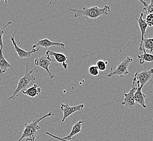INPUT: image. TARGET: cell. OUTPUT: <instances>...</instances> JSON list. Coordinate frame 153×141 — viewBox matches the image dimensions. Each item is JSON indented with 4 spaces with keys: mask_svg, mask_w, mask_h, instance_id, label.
Listing matches in <instances>:
<instances>
[{
    "mask_svg": "<svg viewBox=\"0 0 153 141\" xmlns=\"http://www.w3.org/2000/svg\"><path fill=\"white\" fill-rule=\"evenodd\" d=\"M70 10L74 12V16L75 18L83 16L95 19L101 16L108 15L109 12H110V7L106 5L102 8L97 6L91 8H87L85 7L81 9H73L70 8Z\"/></svg>",
    "mask_w": 153,
    "mask_h": 141,
    "instance_id": "cell-1",
    "label": "cell"
},
{
    "mask_svg": "<svg viewBox=\"0 0 153 141\" xmlns=\"http://www.w3.org/2000/svg\"><path fill=\"white\" fill-rule=\"evenodd\" d=\"M53 116H55V114H52V112H50L39 119H35L32 122L25 123V129L22 131V136L18 141H21L25 138H26L28 141H35L37 137L38 131L41 128L38 124L44 119Z\"/></svg>",
    "mask_w": 153,
    "mask_h": 141,
    "instance_id": "cell-2",
    "label": "cell"
},
{
    "mask_svg": "<svg viewBox=\"0 0 153 141\" xmlns=\"http://www.w3.org/2000/svg\"><path fill=\"white\" fill-rule=\"evenodd\" d=\"M28 65L29 63H26L25 74L24 77L20 78L18 84V86L16 87V90L13 92L12 95L9 97L8 99L9 100H14V98L18 95L19 92L26 89V88L31 84L32 82L36 81V78L32 75V73L33 72L34 70L37 69V68H34L33 70H29V72H28V68H28Z\"/></svg>",
    "mask_w": 153,
    "mask_h": 141,
    "instance_id": "cell-3",
    "label": "cell"
},
{
    "mask_svg": "<svg viewBox=\"0 0 153 141\" xmlns=\"http://www.w3.org/2000/svg\"><path fill=\"white\" fill-rule=\"evenodd\" d=\"M133 62V59L128 57L123 61L117 64V68L114 70H112V68H111L110 73L107 74V77H113L114 76H120L122 78L129 73L128 70L129 64Z\"/></svg>",
    "mask_w": 153,
    "mask_h": 141,
    "instance_id": "cell-4",
    "label": "cell"
},
{
    "mask_svg": "<svg viewBox=\"0 0 153 141\" xmlns=\"http://www.w3.org/2000/svg\"><path fill=\"white\" fill-rule=\"evenodd\" d=\"M153 74V68L148 70L145 69L141 72H136L133 79L135 80L137 86L143 88L144 85L152 79Z\"/></svg>",
    "mask_w": 153,
    "mask_h": 141,
    "instance_id": "cell-5",
    "label": "cell"
},
{
    "mask_svg": "<svg viewBox=\"0 0 153 141\" xmlns=\"http://www.w3.org/2000/svg\"><path fill=\"white\" fill-rule=\"evenodd\" d=\"M52 61H54V60L51 58L50 56L46 54L42 56H38L34 60L35 65L45 70L48 74L50 79H52L55 77V76L51 74L49 68V66L50 65L51 62Z\"/></svg>",
    "mask_w": 153,
    "mask_h": 141,
    "instance_id": "cell-6",
    "label": "cell"
},
{
    "mask_svg": "<svg viewBox=\"0 0 153 141\" xmlns=\"http://www.w3.org/2000/svg\"><path fill=\"white\" fill-rule=\"evenodd\" d=\"M136 84V81L134 79H133L131 89L130 90L128 93H124V101L122 103V105H125L126 107H128L129 109H133V107L135 106V93L137 89V86H135Z\"/></svg>",
    "mask_w": 153,
    "mask_h": 141,
    "instance_id": "cell-7",
    "label": "cell"
},
{
    "mask_svg": "<svg viewBox=\"0 0 153 141\" xmlns=\"http://www.w3.org/2000/svg\"><path fill=\"white\" fill-rule=\"evenodd\" d=\"M16 33H15V34ZM15 34L13 35H11L10 34H8L10 38V41L12 43L14 47V49L16 51V52L17 53V54H18L19 57L20 58H30L31 57V55L33 53H36L37 52L39 51V47H37L36 48H32V51L27 52L25 51L24 49L20 48L17 45V43H16V40H15Z\"/></svg>",
    "mask_w": 153,
    "mask_h": 141,
    "instance_id": "cell-8",
    "label": "cell"
},
{
    "mask_svg": "<svg viewBox=\"0 0 153 141\" xmlns=\"http://www.w3.org/2000/svg\"><path fill=\"white\" fill-rule=\"evenodd\" d=\"M85 107L84 104H79L77 105H75L73 106H71L69 104H61V110L62 111L63 113V117L62 120V123H64L65 120L68 117L71 116V115L82 110Z\"/></svg>",
    "mask_w": 153,
    "mask_h": 141,
    "instance_id": "cell-9",
    "label": "cell"
},
{
    "mask_svg": "<svg viewBox=\"0 0 153 141\" xmlns=\"http://www.w3.org/2000/svg\"><path fill=\"white\" fill-rule=\"evenodd\" d=\"M52 46H57L58 47H61L64 50H65V43H61L58 42H52L51 41L49 40L48 39H44L38 41L37 43L33 45L32 48H36L39 47H42L45 48H48Z\"/></svg>",
    "mask_w": 153,
    "mask_h": 141,
    "instance_id": "cell-10",
    "label": "cell"
},
{
    "mask_svg": "<svg viewBox=\"0 0 153 141\" xmlns=\"http://www.w3.org/2000/svg\"><path fill=\"white\" fill-rule=\"evenodd\" d=\"M143 16H144L143 13L141 12L139 18H136L141 33V43H140V46H139V49L140 51H143V41L144 40V37H146L145 34L146 33L147 28L148 27V26L147 25L146 22L145 21V20H143Z\"/></svg>",
    "mask_w": 153,
    "mask_h": 141,
    "instance_id": "cell-11",
    "label": "cell"
},
{
    "mask_svg": "<svg viewBox=\"0 0 153 141\" xmlns=\"http://www.w3.org/2000/svg\"><path fill=\"white\" fill-rule=\"evenodd\" d=\"M83 122L82 120H80L78 122L75 123L73 126V128L71 129V132L67 136H65V137L61 138L62 140H66V141H71V138L74 136L79 134L81 131V129H82V124Z\"/></svg>",
    "mask_w": 153,
    "mask_h": 141,
    "instance_id": "cell-12",
    "label": "cell"
},
{
    "mask_svg": "<svg viewBox=\"0 0 153 141\" xmlns=\"http://www.w3.org/2000/svg\"><path fill=\"white\" fill-rule=\"evenodd\" d=\"M22 91V93L25 95L33 98L40 95L42 92V89H40L37 84H34L33 86L29 87L28 89L23 90Z\"/></svg>",
    "mask_w": 153,
    "mask_h": 141,
    "instance_id": "cell-13",
    "label": "cell"
},
{
    "mask_svg": "<svg viewBox=\"0 0 153 141\" xmlns=\"http://www.w3.org/2000/svg\"><path fill=\"white\" fill-rule=\"evenodd\" d=\"M142 87L137 86V89L135 93V101L138 104L141 105L144 109L147 108V106L146 105L145 99L146 98V95L142 91Z\"/></svg>",
    "mask_w": 153,
    "mask_h": 141,
    "instance_id": "cell-14",
    "label": "cell"
},
{
    "mask_svg": "<svg viewBox=\"0 0 153 141\" xmlns=\"http://www.w3.org/2000/svg\"><path fill=\"white\" fill-rule=\"evenodd\" d=\"M8 69L12 70V66L4 58L3 49L0 48V74L6 73Z\"/></svg>",
    "mask_w": 153,
    "mask_h": 141,
    "instance_id": "cell-15",
    "label": "cell"
},
{
    "mask_svg": "<svg viewBox=\"0 0 153 141\" xmlns=\"http://www.w3.org/2000/svg\"><path fill=\"white\" fill-rule=\"evenodd\" d=\"M45 54L49 55L50 57L53 56L55 59V60L58 63L63 64L65 63L68 59V57L66 55L61 53H57L53 52L51 50H48L46 52Z\"/></svg>",
    "mask_w": 153,
    "mask_h": 141,
    "instance_id": "cell-16",
    "label": "cell"
},
{
    "mask_svg": "<svg viewBox=\"0 0 153 141\" xmlns=\"http://www.w3.org/2000/svg\"><path fill=\"white\" fill-rule=\"evenodd\" d=\"M143 53L141 55H138L137 58L140 64H144L145 62H153V55L147 53L146 51H143Z\"/></svg>",
    "mask_w": 153,
    "mask_h": 141,
    "instance_id": "cell-17",
    "label": "cell"
},
{
    "mask_svg": "<svg viewBox=\"0 0 153 141\" xmlns=\"http://www.w3.org/2000/svg\"><path fill=\"white\" fill-rule=\"evenodd\" d=\"M149 51L150 52L153 51V37L148 39L146 37H144L143 41V51Z\"/></svg>",
    "mask_w": 153,
    "mask_h": 141,
    "instance_id": "cell-18",
    "label": "cell"
},
{
    "mask_svg": "<svg viewBox=\"0 0 153 141\" xmlns=\"http://www.w3.org/2000/svg\"><path fill=\"white\" fill-rule=\"evenodd\" d=\"M140 2L143 4V6H144L143 10L147 15L150 14H153V0H151L149 4H148L144 1L140 0Z\"/></svg>",
    "mask_w": 153,
    "mask_h": 141,
    "instance_id": "cell-19",
    "label": "cell"
},
{
    "mask_svg": "<svg viewBox=\"0 0 153 141\" xmlns=\"http://www.w3.org/2000/svg\"><path fill=\"white\" fill-rule=\"evenodd\" d=\"M12 24V22H8L6 24L3 25V27L0 28V48L1 49H3L4 47L3 43V36L4 33L5 32V29L8 26H9V25Z\"/></svg>",
    "mask_w": 153,
    "mask_h": 141,
    "instance_id": "cell-20",
    "label": "cell"
},
{
    "mask_svg": "<svg viewBox=\"0 0 153 141\" xmlns=\"http://www.w3.org/2000/svg\"><path fill=\"white\" fill-rule=\"evenodd\" d=\"M89 73L93 76H97L99 74V70L96 65L91 66L88 69Z\"/></svg>",
    "mask_w": 153,
    "mask_h": 141,
    "instance_id": "cell-21",
    "label": "cell"
},
{
    "mask_svg": "<svg viewBox=\"0 0 153 141\" xmlns=\"http://www.w3.org/2000/svg\"><path fill=\"white\" fill-rule=\"evenodd\" d=\"M99 70L101 71H104L106 70V64L105 63V61L100 60L97 62V65Z\"/></svg>",
    "mask_w": 153,
    "mask_h": 141,
    "instance_id": "cell-22",
    "label": "cell"
},
{
    "mask_svg": "<svg viewBox=\"0 0 153 141\" xmlns=\"http://www.w3.org/2000/svg\"><path fill=\"white\" fill-rule=\"evenodd\" d=\"M148 27H153V14H150L147 15L146 18L145 20Z\"/></svg>",
    "mask_w": 153,
    "mask_h": 141,
    "instance_id": "cell-23",
    "label": "cell"
},
{
    "mask_svg": "<svg viewBox=\"0 0 153 141\" xmlns=\"http://www.w3.org/2000/svg\"><path fill=\"white\" fill-rule=\"evenodd\" d=\"M46 135H49L50 136V137H51L52 138H55V139H57L58 140H59V141H66V140H62L61 138H59V137H57V136H54V135H52V134H51L50 133H49L48 132H46Z\"/></svg>",
    "mask_w": 153,
    "mask_h": 141,
    "instance_id": "cell-24",
    "label": "cell"
},
{
    "mask_svg": "<svg viewBox=\"0 0 153 141\" xmlns=\"http://www.w3.org/2000/svg\"><path fill=\"white\" fill-rule=\"evenodd\" d=\"M62 66H63V68H64V69L65 70H67L68 68V64L67 63H63V64H62Z\"/></svg>",
    "mask_w": 153,
    "mask_h": 141,
    "instance_id": "cell-25",
    "label": "cell"
},
{
    "mask_svg": "<svg viewBox=\"0 0 153 141\" xmlns=\"http://www.w3.org/2000/svg\"><path fill=\"white\" fill-rule=\"evenodd\" d=\"M25 141H28L27 140H25Z\"/></svg>",
    "mask_w": 153,
    "mask_h": 141,
    "instance_id": "cell-26",
    "label": "cell"
}]
</instances>
